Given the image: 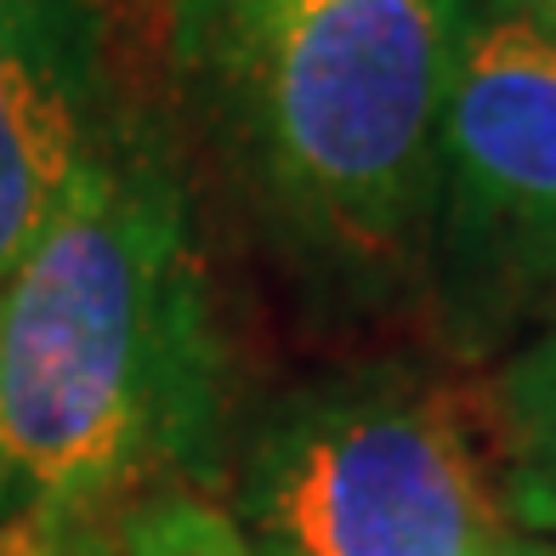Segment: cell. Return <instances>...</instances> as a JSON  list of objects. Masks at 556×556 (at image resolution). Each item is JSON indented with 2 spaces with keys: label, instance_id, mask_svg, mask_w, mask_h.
<instances>
[{
  "label": "cell",
  "instance_id": "obj_1",
  "mask_svg": "<svg viewBox=\"0 0 556 556\" xmlns=\"http://www.w3.org/2000/svg\"><path fill=\"white\" fill-rule=\"evenodd\" d=\"M227 346L188 188L148 119L109 114L0 278V483L46 540H97L216 471Z\"/></svg>",
  "mask_w": 556,
  "mask_h": 556
},
{
  "label": "cell",
  "instance_id": "obj_2",
  "mask_svg": "<svg viewBox=\"0 0 556 556\" xmlns=\"http://www.w3.org/2000/svg\"><path fill=\"white\" fill-rule=\"evenodd\" d=\"M466 0H176V91L267 250L330 313L426 290Z\"/></svg>",
  "mask_w": 556,
  "mask_h": 556
},
{
  "label": "cell",
  "instance_id": "obj_3",
  "mask_svg": "<svg viewBox=\"0 0 556 556\" xmlns=\"http://www.w3.org/2000/svg\"><path fill=\"white\" fill-rule=\"evenodd\" d=\"M483 426L420 364H364L285 392L239 471L256 556H500Z\"/></svg>",
  "mask_w": 556,
  "mask_h": 556
},
{
  "label": "cell",
  "instance_id": "obj_4",
  "mask_svg": "<svg viewBox=\"0 0 556 556\" xmlns=\"http://www.w3.org/2000/svg\"><path fill=\"white\" fill-rule=\"evenodd\" d=\"M420 295L466 364L556 295V29L494 0L460 17Z\"/></svg>",
  "mask_w": 556,
  "mask_h": 556
},
{
  "label": "cell",
  "instance_id": "obj_5",
  "mask_svg": "<svg viewBox=\"0 0 556 556\" xmlns=\"http://www.w3.org/2000/svg\"><path fill=\"white\" fill-rule=\"evenodd\" d=\"M103 0H0V278L109 119Z\"/></svg>",
  "mask_w": 556,
  "mask_h": 556
},
{
  "label": "cell",
  "instance_id": "obj_6",
  "mask_svg": "<svg viewBox=\"0 0 556 556\" xmlns=\"http://www.w3.org/2000/svg\"><path fill=\"white\" fill-rule=\"evenodd\" d=\"M477 426L500 511L528 534H556V313L489 375Z\"/></svg>",
  "mask_w": 556,
  "mask_h": 556
},
{
  "label": "cell",
  "instance_id": "obj_7",
  "mask_svg": "<svg viewBox=\"0 0 556 556\" xmlns=\"http://www.w3.org/2000/svg\"><path fill=\"white\" fill-rule=\"evenodd\" d=\"M114 556H256L239 522L205 494H165L114 528Z\"/></svg>",
  "mask_w": 556,
  "mask_h": 556
},
{
  "label": "cell",
  "instance_id": "obj_8",
  "mask_svg": "<svg viewBox=\"0 0 556 556\" xmlns=\"http://www.w3.org/2000/svg\"><path fill=\"white\" fill-rule=\"evenodd\" d=\"M52 551V540L35 534L29 522H17L12 500H7V483H0V556H46Z\"/></svg>",
  "mask_w": 556,
  "mask_h": 556
},
{
  "label": "cell",
  "instance_id": "obj_9",
  "mask_svg": "<svg viewBox=\"0 0 556 556\" xmlns=\"http://www.w3.org/2000/svg\"><path fill=\"white\" fill-rule=\"evenodd\" d=\"M494 7H505V12H522V17L545 23V29H556V0H494Z\"/></svg>",
  "mask_w": 556,
  "mask_h": 556
},
{
  "label": "cell",
  "instance_id": "obj_10",
  "mask_svg": "<svg viewBox=\"0 0 556 556\" xmlns=\"http://www.w3.org/2000/svg\"><path fill=\"white\" fill-rule=\"evenodd\" d=\"M52 556H97V545H74V540H68V545H58Z\"/></svg>",
  "mask_w": 556,
  "mask_h": 556
},
{
  "label": "cell",
  "instance_id": "obj_11",
  "mask_svg": "<svg viewBox=\"0 0 556 556\" xmlns=\"http://www.w3.org/2000/svg\"><path fill=\"white\" fill-rule=\"evenodd\" d=\"M500 556H556V551H522V545H505Z\"/></svg>",
  "mask_w": 556,
  "mask_h": 556
}]
</instances>
